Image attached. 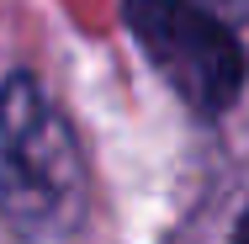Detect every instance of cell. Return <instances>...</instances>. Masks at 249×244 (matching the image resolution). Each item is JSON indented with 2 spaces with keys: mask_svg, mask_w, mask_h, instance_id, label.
<instances>
[{
  "mask_svg": "<svg viewBox=\"0 0 249 244\" xmlns=\"http://www.w3.org/2000/svg\"><path fill=\"white\" fill-rule=\"evenodd\" d=\"M228 5H233V11H239V16L249 21V0H228Z\"/></svg>",
  "mask_w": 249,
  "mask_h": 244,
  "instance_id": "cell-4",
  "label": "cell"
},
{
  "mask_svg": "<svg viewBox=\"0 0 249 244\" xmlns=\"http://www.w3.org/2000/svg\"><path fill=\"white\" fill-rule=\"evenodd\" d=\"M122 21L154 75L196 117H223L244 91V48L233 27L196 0H122Z\"/></svg>",
  "mask_w": 249,
  "mask_h": 244,
  "instance_id": "cell-2",
  "label": "cell"
},
{
  "mask_svg": "<svg viewBox=\"0 0 249 244\" xmlns=\"http://www.w3.org/2000/svg\"><path fill=\"white\" fill-rule=\"evenodd\" d=\"M228 244H249V207H244V218H239V228H233V239Z\"/></svg>",
  "mask_w": 249,
  "mask_h": 244,
  "instance_id": "cell-3",
  "label": "cell"
},
{
  "mask_svg": "<svg viewBox=\"0 0 249 244\" xmlns=\"http://www.w3.org/2000/svg\"><path fill=\"white\" fill-rule=\"evenodd\" d=\"M85 154L69 117L37 75L16 69L0 85V212L21 239H64L85 218Z\"/></svg>",
  "mask_w": 249,
  "mask_h": 244,
  "instance_id": "cell-1",
  "label": "cell"
}]
</instances>
